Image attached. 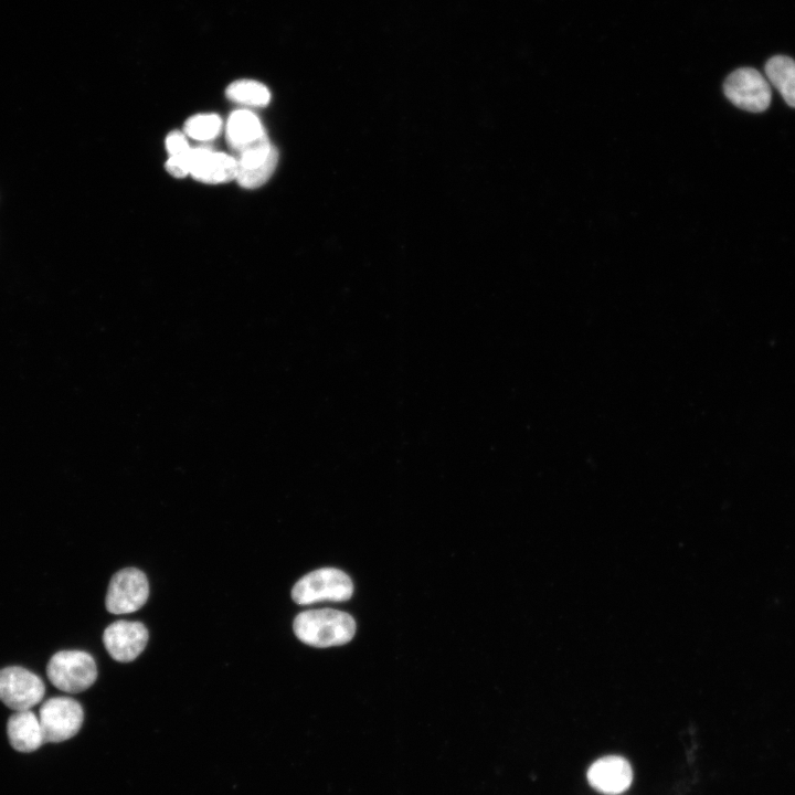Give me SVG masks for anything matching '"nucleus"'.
<instances>
[{
	"label": "nucleus",
	"instance_id": "obj_6",
	"mask_svg": "<svg viewBox=\"0 0 795 795\" xmlns=\"http://www.w3.org/2000/svg\"><path fill=\"white\" fill-rule=\"evenodd\" d=\"M148 596L149 584L145 573L136 568H125L110 579L105 605L109 613L128 614L139 610Z\"/></svg>",
	"mask_w": 795,
	"mask_h": 795
},
{
	"label": "nucleus",
	"instance_id": "obj_5",
	"mask_svg": "<svg viewBox=\"0 0 795 795\" xmlns=\"http://www.w3.org/2000/svg\"><path fill=\"white\" fill-rule=\"evenodd\" d=\"M723 91L733 105L751 113H761L767 109L772 97L767 80L751 67L733 71L727 77Z\"/></svg>",
	"mask_w": 795,
	"mask_h": 795
},
{
	"label": "nucleus",
	"instance_id": "obj_13",
	"mask_svg": "<svg viewBox=\"0 0 795 795\" xmlns=\"http://www.w3.org/2000/svg\"><path fill=\"white\" fill-rule=\"evenodd\" d=\"M765 75L784 100L795 107V61L785 55H775L766 62Z\"/></svg>",
	"mask_w": 795,
	"mask_h": 795
},
{
	"label": "nucleus",
	"instance_id": "obj_1",
	"mask_svg": "<svg viewBox=\"0 0 795 795\" xmlns=\"http://www.w3.org/2000/svg\"><path fill=\"white\" fill-rule=\"evenodd\" d=\"M293 629L303 643L322 648L350 642L356 633V622L351 615L338 610H310L295 617Z\"/></svg>",
	"mask_w": 795,
	"mask_h": 795
},
{
	"label": "nucleus",
	"instance_id": "obj_12",
	"mask_svg": "<svg viewBox=\"0 0 795 795\" xmlns=\"http://www.w3.org/2000/svg\"><path fill=\"white\" fill-rule=\"evenodd\" d=\"M7 734L11 746L23 753L45 743L39 716L31 710L14 711L8 720Z\"/></svg>",
	"mask_w": 795,
	"mask_h": 795
},
{
	"label": "nucleus",
	"instance_id": "obj_11",
	"mask_svg": "<svg viewBox=\"0 0 795 795\" xmlns=\"http://www.w3.org/2000/svg\"><path fill=\"white\" fill-rule=\"evenodd\" d=\"M225 134L234 156L268 138L258 117L246 109L235 110L230 115Z\"/></svg>",
	"mask_w": 795,
	"mask_h": 795
},
{
	"label": "nucleus",
	"instance_id": "obj_10",
	"mask_svg": "<svg viewBox=\"0 0 795 795\" xmlns=\"http://www.w3.org/2000/svg\"><path fill=\"white\" fill-rule=\"evenodd\" d=\"M590 785L597 792L615 795L626 791L633 780L629 763L621 756L610 755L595 761L587 772Z\"/></svg>",
	"mask_w": 795,
	"mask_h": 795
},
{
	"label": "nucleus",
	"instance_id": "obj_17",
	"mask_svg": "<svg viewBox=\"0 0 795 795\" xmlns=\"http://www.w3.org/2000/svg\"><path fill=\"white\" fill-rule=\"evenodd\" d=\"M166 148L169 156L181 155L191 149L186 136L180 131H172L167 136Z\"/></svg>",
	"mask_w": 795,
	"mask_h": 795
},
{
	"label": "nucleus",
	"instance_id": "obj_14",
	"mask_svg": "<svg viewBox=\"0 0 795 795\" xmlns=\"http://www.w3.org/2000/svg\"><path fill=\"white\" fill-rule=\"evenodd\" d=\"M229 99L248 106H265L271 99L267 87L256 81L241 80L233 82L226 88Z\"/></svg>",
	"mask_w": 795,
	"mask_h": 795
},
{
	"label": "nucleus",
	"instance_id": "obj_15",
	"mask_svg": "<svg viewBox=\"0 0 795 795\" xmlns=\"http://www.w3.org/2000/svg\"><path fill=\"white\" fill-rule=\"evenodd\" d=\"M222 128V120L215 114H201L190 117L184 125L186 134L195 140H211Z\"/></svg>",
	"mask_w": 795,
	"mask_h": 795
},
{
	"label": "nucleus",
	"instance_id": "obj_4",
	"mask_svg": "<svg viewBox=\"0 0 795 795\" xmlns=\"http://www.w3.org/2000/svg\"><path fill=\"white\" fill-rule=\"evenodd\" d=\"M45 742H63L81 729L84 712L82 706L70 697H53L44 701L39 711Z\"/></svg>",
	"mask_w": 795,
	"mask_h": 795
},
{
	"label": "nucleus",
	"instance_id": "obj_7",
	"mask_svg": "<svg viewBox=\"0 0 795 795\" xmlns=\"http://www.w3.org/2000/svg\"><path fill=\"white\" fill-rule=\"evenodd\" d=\"M45 687L30 670L10 666L0 670V700L14 711L30 710L44 697Z\"/></svg>",
	"mask_w": 795,
	"mask_h": 795
},
{
	"label": "nucleus",
	"instance_id": "obj_16",
	"mask_svg": "<svg viewBox=\"0 0 795 795\" xmlns=\"http://www.w3.org/2000/svg\"><path fill=\"white\" fill-rule=\"evenodd\" d=\"M190 152L191 149L184 153L177 156H169L165 167L166 170L176 178H183L190 173Z\"/></svg>",
	"mask_w": 795,
	"mask_h": 795
},
{
	"label": "nucleus",
	"instance_id": "obj_9",
	"mask_svg": "<svg viewBox=\"0 0 795 795\" xmlns=\"http://www.w3.org/2000/svg\"><path fill=\"white\" fill-rule=\"evenodd\" d=\"M190 174L204 183H225L236 179L237 162L226 153L194 148L190 152Z\"/></svg>",
	"mask_w": 795,
	"mask_h": 795
},
{
	"label": "nucleus",
	"instance_id": "obj_3",
	"mask_svg": "<svg viewBox=\"0 0 795 795\" xmlns=\"http://www.w3.org/2000/svg\"><path fill=\"white\" fill-rule=\"evenodd\" d=\"M353 584L344 572L322 568L304 575L292 590V598L299 605L321 601H347L351 597Z\"/></svg>",
	"mask_w": 795,
	"mask_h": 795
},
{
	"label": "nucleus",
	"instance_id": "obj_2",
	"mask_svg": "<svg viewBox=\"0 0 795 795\" xmlns=\"http://www.w3.org/2000/svg\"><path fill=\"white\" fill-rule=\"evenodd\" d=\"M46 675L57 689L78 693L88 689L97 678L94 658L82 650H62L47 662Z\"/></svg>",
	"mask_w": 795,
	"mask_h": 795
},
{
	"label": "nucleus",
	"instance_id": "obj_8",
	"mask_svg": "<svg viewBox=\"0 0 795 795\" xmlns=\"http://www.w3.org/2000/svg\"><path fill=\"white\" fill-rule=\"evenodd\" d=\"M148 637V629L142 623L116 621L105 628L103 642L113 659L129 662L142 653Z\"/></svg>",
	"mask_w": 795,
	"mask_h": 795
}]
</instances>
